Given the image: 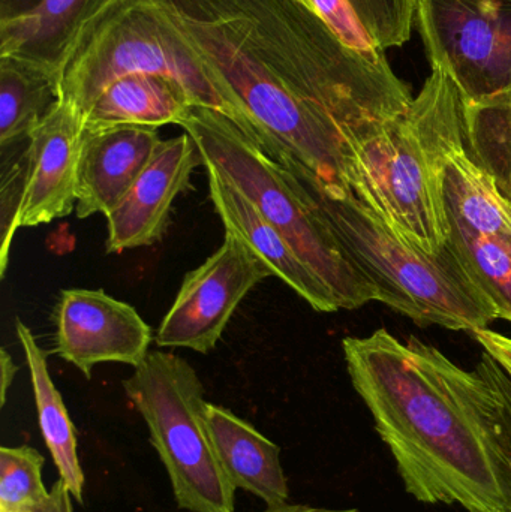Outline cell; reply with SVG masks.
<instances>
[{
	"label": "cell",
	"instance_id": "cell-20",
	"mask_svg": "<svg viewBox=\"0 0 511 512\" xmlns=\"http://www.w3.org/2000/svg\"><path fill=\"white\" fill-rule=\"evenodd\" d=\"M99 0H41L29 11L0 18V56L54 63Z\"/></svg>",
	"mask_w": 511,
	"mask_h": 512
},
{
	"label": "cell",
	"instance_id": "cell-27",
	"mask_svg": "<svg viewBox=\"0 0 511 512\" xmlns=\"http://www.w3.org/2000/svg\"><path fill=\"white\" fill-rule=\"evenodd\" d=\"M483 351L489 352L511 378V337L498 331L485 328L473 334Z\"/></svg>",
	"mask_w": 511,
	"mask_h": 512
},
{
	"label": "cell",
	"instance_id": "cell-22",
	"mask_svg": "<svg viewBox=\"0 0 511 512\" xmlns=\"http://www.w3.org/2000/svg\"><path fill=\"white\" fill-rule=\"evenodd\" d=\"M44 457L29 445L0 448V512L35 511L50 490L42 483Z\"/></svg>",
	"mask_w": 511,
	"mask_h": 512
},
{
	"label": "cell",
	"instance_id": "cell-3",
	"mask_svg": "<svg viewBox=\"0 0 511 512\" xmlns=\"http://www.w3.org/2000/svg\"><path fill=\"white\" fill-rule=\"evenodd\" d=\"M465 146L461 93L432 68L404 113L348 144L345 185L396 236L438 252L450 234L444 174Z\"/></svg>",
	"mask_w": 511,
	"mask_h": 512
},
{
	"label": "cell",
	"instance_id": "cell-9",
	"mask_svg": "<svg viewBox=\"0 0 511 512\" xmlns=\"http://www.w3.org/2000/svg\"><path fill=\"white\" fill-rule=\"evenodd\" d=\"M449 243L482 286L500 319L511 322V204L468 155L450 158L444 174Z\"/></svg>",
	"mask_w": 511,
	"mask_h": 512
},
{
	"label": "cell",
	"instance_id": "cell-15",
	"mask_svg": "<svg viewBox=\"0 0 511 512\" xmlns=\"http://www.w3.org/2000/svg\"><path fill=\"white\" fill-rule=\"evenodd\" d=\"M209 195L225 231L239 236L273 276L290 286L317 312H336L338 303L320 277L300 259L284 236L258 212L257 207L218 171L206 167Z\"/></svg>",
	"mask_w": 511,
	"mask_h": 512
},
{
	"label": "cell",
	"instance_id": "cell-31",
	"mask_svg": "<svg viewBox=\"0 0 511 512\" xmlns=\"http://www.w3.org/2000/svg\"><path fill=\"white\" fill-rule=\"evenodd\" d=\"M348 2H350L351 5H353V8L356 9L357 15H359L360 20L363 21V24H365V26L368 27L369 32H371V35L374 36V18H372L371 0H348Z\"/></svg>",
	"mask_w": 511,
	"mask_h": 512
},
{
	"label": "cell",
	"instance_id": "cell-16",
	"mask_svg": "<svg viewBox=\"0 0 511 512\" xmlns=\"http://www.w3.org/2000/svg\"><path fill=\"white\" fill-rule=\"evenodd\" d=\"M207 427L222 471L234 489L251 493L267 507L287 504L288 480L281 448L224 406L207 405Z\"/></svg>",
	"mask_w": 511,
	"mask_h": 512
},
{
	"label": "cell",
	"instance_id": "cell-19",
	"mask_svg": "<svg viewBox=\"0 0 511 512\" xmlns=\"http://www.w3.org/2000/svg\"><path fill=\"white\" fill-rule=\"evenodd\" d=\"M59 101L54 63L0 56V149L29 140Z\"/></svg>",
	"mask_w": 511,
	"mask_h": 512
},
{
	"label": "cell",
	"instance_id": "cell-12",
	"mask_svg": "<svg viewBox=\"0 0 511 512\" xmlns=\"http://www.w3.org/2000/svg\"><path fill=\"white\" fill-rule=\"evenodd\" d=\"M201 165L203 155L188 132L162 141L128 194L105 215L108 254L161 242L170 225L174 200L191 191L192 174Z\"/></svg>",
	"mask_w": 511,
	"mask_h": 512
},
{
	"label": "cell",
	"instance_id": "cell-17",
	"mask_svg": "<svg viewBox=\"0 0 511 512\" xmlns=\"http://www.w3.org/2000/svg\"><path fill=\"white\" fill-rule=\"evenodd\" d=\"M197 107L182 84L164 75L134 74L107 87L84 117V128L182 125Z\"/></svg>",
	"mask_w": 511,
	"mask_h": 512
},
{
	"label": "cell",
	"instance_id": "cell-7",
	"mask_svg": "<svg viewBox=\"0 0 511 512\" xmlns=\"http://www.w3.org/2000/svg\"><path fill=\"white\" fill-rule=\"evenodd\" d=\"M149 429L177 507L234 512L236 489L222 471L207 427L206 390L194 367L171 352H150L122 382Z\"/></svg>",
	"mask_w": 511,
	"mask_h": 512
},
{
	"label": "cell",
	"instance_id": "cell-32",
	"mask_svg": "<svg viewBox=\"0 0 511 512\" xmlns=\"http://www.w3.org/2000/svg\"><path fill=\"white\" fill-rule=\"evenodd\" d=\"M263 512H362L359 510H354V508H350V510H327V508H315L309 507V505H290L282 504L276 505V507H267V510Z\"/></svg>",
	"mask_w": 511,
	"mask_h": 512
},
{
	"label": "cell",
	"instance_id": "cell-1",
	"mask_svg": "<svg viewBox=\"0 0 511 512\" xmlns=\"http://www.w3.org/2000/svg\"><path fill=\"white\" fill-rule=\"evenodd\" d=\"M216 89L267 155L345 185L348 144L410 107L384 54L350 47L303 0H165Z\"/></svg>",
	"mask_w": 511,
	"mask_h": 512
},
{
	"label": "cell",
	"instance_id": "cell-14",
	"mask_svg": "<svg viewBox=\"0 0 511 512\" xmlns=\"http://www.w3.org/2000/svg\"><path fill=\"white\" fill-rule=\"evenodd\" d=\"M162 141L158 129L147 126L84 128L75 216L87 219L110 213L146 170Z\"/></svg>",
	"mask_w": 511,
	"mask_h": 512
},
{
	"label": "cell",
	"instance_id": "cell-18",
	"mask_svg": "<svg viewBox=\"0 0 511 512\" xmlns=\"http://www.w3.org/2000/svg\"><path fill=\"white\" fill-rule=\"evenodd\" d=\"M15 331L26 355L42 438L53 457L60 480L68 487L72 499L83 504L84 474L78 459L75 427L62 394L51 379L47 352L38 345L32 331L21 319L15 321Z\"/></svg>",
	"mask_w": 511,
	"mask_h": 512
},
{
	"label": "cell",
	"instance_id": "cell-21",
	"mask_svg": "<svg viewBox=\"0 0 511 512\" xmlns=\"http://www.w3.org/2000/svg\"><path fill=\"white\" fill-rule=\"evenodd\" d=\"M468 155L511 204V87L482 101L464 102Z\"/></svg>",
	"mask_w": 511,
	"mask_h": 512
},
{
	"label": "cell",
	"instance_id": "cell-25",
	"mask_svg": "<svg viewBox=\"0 0 511 512\" xmlns=\"http://www.w3.org/2000/svg\"><path fill=\"white\" fill-rule=\"evenodd\" d=\"M374 38L381 50L399 47L410 39L417 0H371Z\"/></svg>",
	"mask_w": 511,
	"mask_h": 512
},
{
	"label": "cell",
	"instance_id": "cell-28",
	"mask_svg": "<svg viewBox=\"0 0 511 512\" xmlns=\"http://www.w3.org/2000/svg\"><path fill=\"white\" fill-rule=\"evenodd\" d=\"M36 512H74L71 493L60 478L51 487L47 501Z\"/></svg>",
	"mask_w": 511,
	"mask_h": 512
},
{
	"label": "cell",
	"instance_id": "cell-11",
	"mask_svg": "<svg viewBox=\"0 0 511 512\" xmlns=\"http://www.w3.org/2000/svg\"><path fill=\"white\" fill-rule=\"evenodd\" d=\"M54 354L87 379L102 363L137 367L150 354L152 328L131 304L102 289H63L54 312Z\"/></svg>",
	"mask_w": 511,
	"mask_h": 512
},
{
	"label": "cell",
	"instance_id": "cell-8",
	"mask_svg": "<svg viewBox=\"0 0 511 512\" xmlns=\"http://www.w3.org/2000/svg\"><path fill=\"white\" fill-rule=\"evenodd\" d=\"M416 17L432 68L465 104L511 87V0H417Z\"/></svg>",
	"mask_w": 511,
	"mask_h": 512
},
{
	"label": "cell",
	"instance_id": "cell-26",
	"mask_svg": "<svg viewBox=\"0 0 511 512\" xmlns=\"http://www.w3.org/2000/svg\"><path fill=\"white\" fill-rule=\"evenodd\" d=\"M492 376H494L495 391H497L501 436L511 457V378L494 357H492Z\"/></svg>",
	"mask_w": 511,
	"mask_h": 512
},
{
	"label": "cell",
	"instance_id": "cell-29",
	"mask_svg": "<svg viewBox=\"0 0 511 512\" xmlns=\"http://www.w3.org/2000/svg\"><path fill=\"white\" fill-rule=\"evenodd\" d=\"M17 364L12 360L9 352L5 348L0 351V406H5L6 399H8V391L14 382L15 375H17Z\"/></svg>",
	"mask_w": 511,
	"mask_h": 512
},
{
	"label": "cell",
	"instance_id": "cell-5",
	"mask_svg": "<svg viewBox=\"0 0 511 512\" xmlns=\"http://www.w3.org/2000/svg\"><path fill=\"white\" fill-rule=\"evenodd\" d=\"M59 99L86 117L114 81L134 74L164 75L185 87L197 107L245 123L216 89L165 0H99L56 62Z\"/></svg>",
	"mask_w": 511,
	"mask_h": 512
},
{
	"label": "cell",
	"instance_id": "cell-2",
	"mask_svg": "<svg viewBox=\"0 0 511 512\" xmlns=\"http://www.w3.org/2000/svg\"><path fill=\"white\" fill-rule=\"evenodd\" d=\"M354 390L371 412L408 495L467 512H511L492 355L462 369L417 337L380 328L342 340Z\"/></svg>",
	"mask_w": 511,
	"mask_h": 512
},
{
	"label": "cell",
	"instance_id": "cell-4",
	"mask_svg": "<svg viewBox=\"0 0 511 512\" xmlns=\"http://www.w3.org/2000/svg\"><path fill=\"white\" fill-rule=\"evenodd\" d=\"M270 158L305 189L354 264L378 289L380 303L420 327L438 325L471 334L500 319L491 298L450 243L428 252L405 242L353 192L321 182L284 153Z\"/></svg>",
	"mask_w": 511,
	"mask_h": 512
},
{
	"label": "cell",
	"instance_id": "cell-10",
	"mask_svg": "<svg viewBox=\"0 0 511 512\" xmlns=\"http://www.w3.org/2000/svg\"><path fill=\"white\" fill-rule=\"evenodd\" d=\"M273 273L239 236L225 231L221 248L189 271L165 313L155 342L210 354L243 298Z\"/></svg>",
	"mask_w": 511,
	"mask_h": 512
},
{
	"label": "cell",
	"instance_id": "cell-33",
	"mask_svg": "<svg viewBox=\"0 0 511 512\" xmlns=\"http://www.w3.org/2000/svg\"><path fill=\"white\" fill-rule=\"evenodd\" d=\"M36 511H38V510H35V511H23V512H36Z\"/></svg>",
	"mask_w": 511,
	"mask_h": 512
},
{
	"label": "cell",
	"instance_id": "cell-24",
	"mask_svg": "<svg viewBox=\"0 0 511 512\" xmlns=\"http://www.w3.org/2000/svg\"><path fill=\"white\" fill-rule=\"evenodd\" d=\"M303 2L308 3L350 47L371 56L384 53L348 0H303Z\"/></svg>",
	"mask_w": 511,
	"mask_h": 512
},
{
	"label": "cell",
	"instance_id": "cell-13",
	"mask_svg": "<svg viewBox=\"0 0 511 512\" xmlns=\"http://www.w3.org/2000/svg\"><path fill=\"white\" fill-rule=\"evenodd\" d=\"M84 120L59 99L27 140V185L18 228L66 218L77 206L78 162Z\"/></svg>",
	"mask_w": 511,
	"mask_h": 512
},
{
	"label": "cell",
	"instance_id": "cell-30",
	"mask_svg": "<svg viewBox=\"0 0 511 512\" xmlns=\"http://www.w3.org/2000/svg\"><path fill=\"white\" fill-rule=\"evenodd\" d=\"M41 0H0V18L12 17L29 11Z\"/></svg>",
	"mask_w": 511,
	"mask_h": 512
},
{
	"label": "cell",
	"instance_id": "cell-23",
	"mask_svg": "<svg viewBox=\"0 0 511 512\" xmlns=\"http://www.w3.org/2000/svg\"><path fill=\"white\" fill-rule=\"evenodd\" d=\"M27 140L2 150L0 173V276L8 268L12 240L18 230L27 185Z\"/></svg>",
	"mask_w": 511,
	"mask_h": 512
},
{
	"label": "cell",
	"instance_id": "cell-6",
	"mask_svg": "<svg viewBox=\"0 0 511 512\" xmlns=\"http://www.w3.org/2000/svg\"><path fill=\"white\" fill-rule=\"evenodd\" d=\"M180 126L197 143L204 168L218 171L257 207L329 288L339 309H359L380 301L378 289L354 264L290 171L218 111L194 107Z\"/></svg>",
	"mask_w": 511,
	"mask_h": 512
}]
</instances>
